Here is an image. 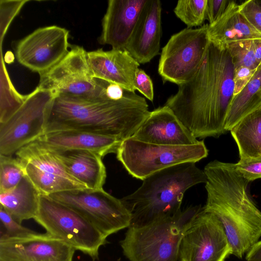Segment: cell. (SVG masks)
<instances>
[{"mask_svg":"<svg viewBox=\"0 0 261 261\" xmlns=\"http://www.w3.org/2000/svg\"><path fill=\"white\" fill-rule=\"evenodd\" d=\"M234 66L226 46L210 41L194 76L178 86L165 106L196 139L225 133L227 113L233 97Z\"/></svg>","mask_w":261,"mask_h":261,"instance_id":"6da1fadb","label":"cell"},{"mask_svg":"<svg viewBox=\"0 0 261 261\" xmlns=\"http://www.w3.org/2000/svg\"><path fill=\"white\" fill-rule=\"evenodd\" d=\"M150 111L146 99L127 91L120 99L55 96L49 108L44 133L83 131L115 137H132Z\"/></svg>","mask_w":261,"mask_h":261,"instance_id":"7a4b0ae2","label":"cell"},{"mask_svg":"<svg viewBox=\"0 0 261 261\" xmlns=\"http://www.w3.org/2000/svg\"><path fill=\"white\" fill-rule=\"evenodd\" d=\"M206 202L203 208L223 226L231 254L242 258L261 237V211L248 193L249 181L234 164L212 161L204 167Z\"/></svg>","mask_w":261,"mask_h":261,"instance_id":"3957f363","label":"cell"},{"mask_svg":"<svg viewBox=\"0 0 261 261\" xmlns=\"http://www.w3.org/2000/svg\"><path fill=\"white\" fill-rule=\"evenodd\" d=\"M206 180L203 170L193 162L176 165L148 176L135 192L121 199L131 215L129 226H144L177 215L181 212L185 193Z\"/></svg>","mask_w":261,"mask_h":261,"instance_id":"277c9868","label":"cell"},{"mask_svg":"<svg viewBox=\"0 0 261 261\" xmlns=\"http://www.w3.org/2000/svg\"><path fill=\"white\" fill-rule=\"evenodd\" d=\"M200 206L141 227L129 226L120 241L129 261H177L181 239Z\"/></svg>","mask_w":261,"mask_h":261,"instance_id":"5b68a950","label":"cell"},{"mask_svg":"<svg viewBox=\"0 0 261 261\" xmlns=\"http://www.w3.org/2000/svg\"><path fill=\"white\" fill-rule=\"evenodd\" d=\"M34 219L46 232L62 240L93 261L98 259L100 248L107 243V237L89 221L48 195H40Z\"/></svg>","mask_w":261,"mask_h":261,"instance_id":"8992f818","label":"cell"},{"mask_svg":"<svg viewBox=\"0 0 261 261\" xmlns=\"http://www.w3.org/2000/svg\"><path fill=\"white\" fill-rule=\"evenodd\" d=\"M118 160L132 176L143 180L165 168L206 158L203 141L189 145H163L142 142L132 137L122 141L116 152Z\"/></svg>","mask_w":261,"mask_h":261,"instance_id":"52a82bcc","label":"cell"},{"mask_svg":"<svg viewBox=\"0 0 261 261\" xmlns=\"http://www.w3.org/2000/svg\"><path fill=\"white\" fill-rule=\"evenodd\" d=\"M87 51L79 45H71L66 55L52 68L40 74L37 87L55 96L69 95L87 98H109L108 82L93 77Z\"/></svg>","mask_w":261,"mask_h":261,"instance_id":"ba28073f","label":"cell"},{"mask_svg":"<svg viewBox=\"0 0 261 261\" xmlns=\"http://www.w3.org/2000/svg\"><path fill=\"white\" fill-rule=\"evenodd\" d=\"M208 24L186 28L172 35L163 47L158 72L164 82L178 86L191 80L199 70L210 43Z\"/></svg>","mask_w":261,"mask_h":261,"instance_id":"9c48e42d","label":"cell"},{"mask_svg":"<svg viewBox=\"0 0 261 261\" xmlns=\"http://www.w3.org/2000/svg\"><path fill=\"white\" fill-rule=\"evenodd\" d=\"M55 96L37 87L26 95L20 107L0 124V154L12 156L44 134L47 113Z\"/></svg>","mask_w":261,"mask_h":261,"instance_id":"30bf717a","label":"cell"},{"mask_svg":"<svg viewBox=\"0 0 261 261\" xmlns=\"http://www.w3.org/2000/svg\"><path fill=\"white\" fill-rule=\"evenodd\" d=\"M48 196L77 212L107 238L130 226L131 215L121 199L103 189H76Z\"/></svg>","mask_w":261,"mask_h":261,"instance_id":"8fae6325","label":"cell"},{"mask_svg":"<svg viewBox=\"0 0 261 261\" xmlns=\"http://www.w3.org/2000/svg\"><path fill=\"white\" fill-rule=\"evenodd\" d=\"M231 247L219 219L203 207L195 215L180 240V261H225Z\"/></svg>","mask_w":261,"mask_h":261,"instance_id":"7c38bea8","label":"cell"},{"mask_svg":"<svg viewBox=\"0 0 261 261\" xmlns=\"http://www.w3.org/2000/svg\"><path fill=\"white\" fill-rule=\"evenodd\" d=\"M15 154L25 175L42 195L87 188L67 172L50 148L38 140L23 146Z\"/></svg>","mask_w":261,"mask_h":261,"instance_id":"4fadbf2b","label":"cell"},{"mask_svg":"<svg viewBox=\"0 0 261 261\" xmlns=\"http://www.w3.org/2000/svg\"><path fill=\"white\" fill-rule=\"evenodd\" d=\"M69 34L66 29L55 25L39 28L16 43L15 57L19 64L40 74L68 53Z\"/></svg>","mask_w":261,"mask_h":261,"instance_id":"5bb4252c","label":"cell"},{"mask_svg":"<svg viewBox=\"0 0 261 261\" xmlns=\"http://www.w3.org/2000/svg\"><path fill=\"white\" fill-rule=\"evenodd\" d=\"M75 251L47 232L0 240V261H72Z\"/></svg>","mask_w":261,"mask_h":261,"instance_id":"9a60e30c","label":"cell"},{"mask_svg":"<svg viewBox=\"0 0 261 261\" xmlns=\"http://www.w3.org/2000/svg\"><path fill=\"white\" fill-rule=\"evenodd\" d=\"M147 0H109L98 41L124 50Z\"/></svg>","mask_w":261,"mask_h":261,"instance_id":"2e32d148","label":"cell"},{"mask_svg":"<svg viewBox=\"0 0 261 261\" xmlns=\"http://www.w3.org/2000/svg\"><path fill=\"white\" fill-rule=\"evenodd\" d=\"M132 137L163 145H189L199 141L165 105L150 111Z\"/></svg>","mask_w":261,"mask_h":261,"instance_id":"e0dca14e","label":"cell"},{"mask_svg":"<svg viewBox=\"0 0 261 261\" xmlns=\"http://www.w3.org/2000/svg\"><path fill=\"white\" fill-rule=\"evenodd\" d=\"M162 5L159 0H147L125 47L139 63L149 62L159 55L162 35Z\"/></svg>","mask_w":261,"mask_h":261,"instance_id":"ac0fdd59","label":"cell"},{"mask_svg":"<svg viewBox=\"0 0 261 261\" xmlns=\"http://www.w3.org/2000/svg\"><path fill=\"white\" fill-rule=\"evenodd\" d=\"M87 56L94 77L135 92L134 81L140 64L126 50L100 48L88 51Z\"/></svg>","mask_w":261,"mask_h":261,"instance_id":"d6986e66","label":"cell"},{"mask_svg":"<svg viewBox=\"0 0 261 261\" xmlns=\"http://www.w3.org/2000/svg\"><path fill=\"white\" fill-rule=\"evenodd\" d=\"M50 149L67 172L87 189H103L107 173L101 155L86 149Z\"/></svg>","mask_w":261,"mask_h":261,"instance_id":"ffe728a7","label":"cell"},{"mask_svg":"<svg viewBox=\"0 0 261 261\" xmlns=\"http://www.w3.org/2000/svg\"><path fill=\"white\" fill-rule=\"evenodd\" d=\"M38 140L51 149H86L102 157L116 153L121 141L107 135L78 130H62L44 134Z\"/></svg>","mask_w":261,"mask_h":261,"instance_id":"44dd1931","label":"cell"},{"mask_svg":"<svg viewBox=\"0 0 261 261\" xmlns=\"http://www.w3.org/2000/svg\"><path fill=\"white\" fill-rule=\"evenodd\" d=\"M208 36L218 45L240 41L261 39V33L254 28L242 14L239 5L228 1L224 12L213 23L208 24Z\"/></svg>","mask_w":261,"mask_h":261,"instance_id":"7402d4cb","label":"cell"},{"mask_svg":"<svg viewBox=\"0 0 261 261\" xmlns=\"http://www.w3.org/2000/svg\"><path fill=\"white\" fill-rule=\"evenodd\" d=\"M40 193L25 175L13 189L0 193L1 206L18 223L33 219L39 208Z\"/></svg>","mask_w":261,"mask_h":261,"instance_id":"603a6c76","label":"cell"},{"mask_svg":"<svg viewBox=\"0 0 261 261\" xmlns=\"http://www.w3.org/2000/svg\"><path fill=\"white\" fill-rule=\"evenodd\" d=\"M240 159L261 156V104L244 116L230 130Z\"/></svg>","mask_w":261,"mask_h":261,"instance_id":"cb8c5ba5","label":"cell"},{"mask_svg":"<svg viewBox=\"0 0 261 261\" xmlns=\"http://www.w3.org/2000/svg\"><path fill=\"white\" fill-rule=\"evenodd\" d=\"M260 104L261 62L246 86L233 97L226 117V131H230L240 120Z\"/></svg>","mask_w":261,"mask_h":261,"instance_id":"d4e9b609","label":"cell"},{"mask_svg":"<svg viewBox=\"0 0 261 261\" xmlns=\"http://www.w3.org/2000/svg\"><path fill=\"white\" fill-rule=\"evenodd\" d=\"M26 95L19 94L14 88L1 54L0 124L6 121L20 107Z\"/></svg>","mask_w":261,"mask_h":261,"instance_id":"484cf974","label":"cell"},{"mask_svg":"<svg viewBox=\"0 0 261 261\" xmlns=\"http://www.w3.org/2000/svg\"><path fill=\"white\" fill-rule=\"evenodd\" d=\"M207 1L179 0L174 12L188 28L201 25L206 19Z\"/></svg>","mask_w":261,"mask_h":261,"instance_id":"4316f807","label":"cell"},{"mask_svg":"<svg viewBox=\"0 0 261 261\" xmlns=\"http://www.w3.org/2000/svg\"><path fill=\"white\" fill-rule=\"evenodd\" d=\"M25 175L24 167L17 158L0 154V193L15 188Z\"/></svg>","mask_w":261,"mask_h":261,"instance_id":"83f0119b","label":"cell"},{"mask_svg":"<svg viewBox=\"0 0 261 261\" xmlns=\"http://www.w3.org/2000/svg\"><path fill=\"white\" fill-rule=\"evenodd\" d=\"M226 46L231 57L234 68L244 66L253 70L257 68L259 64L255 56L254 40L233 42Z\"/></svg>","mask_w":261,"mask_h":261,"instance_id":"f1b7e54d","label":"cell"},{"mask_svg":"<svg viewBox=\"0 0 261 261\" xmlns=\"http://www.w3.org/2000/svg\"><path fill=\"white\" fill-rule=\"evenodd\" d=\"M28 2V0H1V48H2L3 39L12 21Z\"/></svg>","mask_w":261,"mask_h":261,"instance_id":"f546056e","label":"cell"},{"mask_svg":"<svg viewBox=\"0 0 261 261\" xmlns=\"http://www.w3.org/2000/svg\"><path fill=\"white\" fill-rule=\"evenodd\" d=\"M0 240L20 237L35 232L23 226L0 206Z\"/></svg>","mask_w":261,"mask_h":261,"instance_id":"4dcf8cb0","label":"cell"},{"mask_svg":"<svg viewBox=\"0 0 261 261\" xmlns=\"http://www.w3.org/2000/svg\"><path fill=\"white\" fill-rule=\"evenodd\" d=\"M234 165L236 169L249 182L261 178V156L240 159Z\"/></svg>","mask_w":261,"mask_h":261,"instance_id":"1f68e13d","label":"cell"},{"mask_svg":"<svg viewBox=\"0 0 261 261\" xmlns=\"http://www.w3.org/2000/svg\"><path fill=\"white\" fill-rule=\"evenodd\" d=\"M239 10L247 21L261 33V7L255 0H249L239 4Z\"/></svg>","mask_w":261,"mask_h":261,"instance_id":"d6a6232c","label":"cell"},{"mask_svg":"<svg viewBox=\"0 0 261 261\" xmlns=\"http://www.w3.org/2000/svg\"><path fill=\"white\" fill-rule=\"evenodd\" d=\"M134 85L138 90L151 101L154 99V90L150 76L142 69L138 68L136 72Z\"/></svg>","mask_w":261,"mask_h":261,"instance_id":"836d02e7","label":"cell"},{"mask_svg":"<svg viewBox=\"0 0 261 261\" xmlns=\"http://www.w3.org/2000/svg\"><path fill=\"white\" fill-rule=\"evenodd\" d=\"M256 69L253 70L244 66L234 68L233 75V97L239 93L246 86Z\"/></svg>","mask_w":261,"mask_h":261,"instance_id":"e575fe53","label":"cell"},{"mask_svg":"<svg viewBox=\"0 0 261 261\" xmlns=\"http://www.w3.org/2000/svg\"><path fill=\"white\" fill-rule=\"evenodd\" d=\"M228 1L207 0L206 7V19L209 24L214 23L224 12Z\"/></svg>","mask_w":261,"mask_h":261,"instance_id":"d590c367","label":"cell"},{"mask_svg":"<svg viewBox=\"0 0 261 261\" xmlns=\"http://www.w3.org/2000/svg\"><path fill=\"white\" fill-rule=\"evenodd\" d=\"M245 258L247 261H261V240L247 252Z\"/></svg>","mask_w":261,"mask_h":261,"instance_id":"8d00e7d4","label":"cell"},{"mask_svg":"<svg viewBox=\"0 0 261 261\" xmlns=\"http://www.w3.org/2000/svg\"><path fill=\"white\" fill-rule=\"evenodd\" d=\"M254 49L256 59L259 64L261 62V39L254 40Z\"/></svg>","mask_w":261,"mask_h":261,"instance_id":"74e56055","label":"cell"},{"mask_svg":"<svg viewBox=\"0 0 261 261\" xmlns=\"http://www.w3.org/2000/svg\"><path fill=\"white\" fill-rule=\"evenodd\" d=\"M257 1L261 7V1Z\"/></svg>","mask_w":261,"mask_h":261,"instance_id":"f35d334b","label":"cell"}]
</instances>
